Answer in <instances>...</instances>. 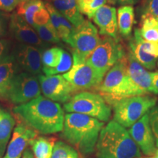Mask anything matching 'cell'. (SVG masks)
I'll return each mask as SVG.
<instances>
[{"label":"cell","mask_w":158,"mask_h":158,"mask_svg":"<svg viewBox=\"0 0 158 158\" xmlns=\"http://www.w3.org/2000/svg\"><path fill=\"white\" fill-rule=\"evenodd\" d=\"M150 158H158V156H154V157H150Z\"/></svg>","instance_id":"cell-43"},{"label":"cell","mask_w":158,"mask_h":158,"mask_svg":"<svg viewBox=\"0 0 158 158\" xmlns=\"http://www.w3.org/2000/svg\"><path fill=\"white\" fill-rule=\"evenodd\" d=\"M73 66V59L70 54L67 51H63L62 60L56 68L45 73V76H54L60 73H66L70 70Z\"/></svg>","instance_id":"cell-31"},{"label":"cell","mask_w":158,"mask_h":158,"mask_svg":"<svg viewBox=\"0 0 158 158\" xmlns=\"http://www.w3.org/2000/svg\"><path fill=\"white\" fill-rule=\"evenodd\" d=\"M63 51L59 47H53L44 51L41 56L42 71L44 73L58 66L62 60Z\"/></svg>","instance_id":"cell-25"},{"label":"cell","mask_w":158,"mask_h":158,"mask_svg":"<svg viewBox=\"0 0 158 158\" xmlns=\"http://www.w3.org/2000/svg\"><path fill=\"white\" fill-rule=\"evenodd\" d=\"M5 20L2 16V15L0 14V37H2L5 35Z\"/></svg>","instance_id":"cell-39"},{"label":"cell","mask_w":158,"mask_h":158,"mask_svg":"<svg viewBox=\"0 0 158 158\" xmlns=\"http://www.w3.org/2000/svg\"><path fill=\"white\" fill-rule=\"evenodd\" d=\"M152 85V92L154 94H158V71L150 73Z\"/></svg>","instance_id":"cell-36"},{"label":"cell","mask_w":158,"mask_h":158,"mask_svg":"<svg viewBox=\"0 0 158 158\" xmlns=\"http://www.w3.org/2000/svg\"><path fill=\"white\" fill-rule=\"evenodd\" d=\"M155 156H158V149H157V152H156L155 153Z\"/></svg>","instance_id":"cell-42"},{"label":"cell","mask_w":158,"mask_h":158,"mask_svg":"<svg viewBox=\"0 0 158 158\" xmlns=\"http://www.w3.org/2000/svg\"><path fill=\"white\" fill-rule=\"evenodd\" d=\"M43 96L54 102L66 103L76 92L73 86L61 75L37 76Z\"/></svg>","instance_id":"cell-10"},{"label":"cell","mask_w":158,"mask_h":158,"mask_svg":"<svg viewBox=\"0 0 158 158\" xmlns=\"http://www.w3.org/2000/svg\"><path fill=\"white\" fill-rule=\"evenodd\" d=\"M92 19L98 27L100 35L117 40V14L115 7L107 5L102 6L95 12Z\"/></svg>","instance_id":"cell-16"},{"label":"cell","mask_w":158,"mask_h":158,"mask_svg":"<svg viewBox=\"0 0 158 158\" xmlns=\"http://www.w3.org/2000/svg\"><path fill=\"white\" fill-rule=\"evenodd\" d=\"M104 122L84 114L68 113L64 116L62 136L81 153L89 155L96 149Z\"/></svg>","instance_id":"cell-2"},{"label":"cell","mask_w":158,"mask_h":158,"mask_svg":"<svg viewBox=\"0 0 158 158\" xmlns=\"http://www.w3.org/2000/svg\"><path fill=\"white\" fill-rule=\"evenodd\" d=\"M64 110L68 113L84 114L107 122L111 116V108L100 94L82 92L74 94L64 104Z\"/></svg>","instance_id":"cell-6"},{"label":"cell","mask_w":158,"mask_h":158,"mask_svg":"<svg viewBox=\"0 0 158 158\" xmlns=\"http://www.w3.org/2000/svg\"><path fill=\"white\" fill-rule=\"evenodd\" d=\"M7 42L3 40H0V62L5 58L6 50H7Z\"/></svg>","instance_id":"cell-37"},{"label":"cell","mask_w":158,"mask_h":158,"mask_svg":"<svg viewBox=\"0 0 158 158\" xmlns=\"http://www.w3.org/2000/svg\"><path fill=\"white\" fill-rule=\"evenodd\" d=\"M51 158H78V153L73 147L64 142H55Z\"/></svg>","instance_id":"cell-29"},{"label":"cell","mask_w":158,"mask_h":158,"mask_svg":"<svg viewBox=\"0 0 158 158\" xmlns=\"http://www.w3.org/2000/svg\"><path fill=\"white\" fill-rule=\"evenodd\" d=\"M54 143L51 138L40 136L31 141L29 145L35 158H51Z\"/></svg>","instance_id":"cell-23"},{"label":"cell","mask_w":158,"mask_h":158,"mask_svg":"<svg viewBox=\"0 0 158 158\" xmlns=\"http://www.w3.org/2000/svg\"><path fill=\"white\" fill-rule=\"evenodd\" d=\"M44 7L45 2L42 0H23L18 6L16 13L33 27V17L39 10Z\"/></svg>","instance_id":"cell-22"},{"label":"cell","mask_w":158,"mask_h":158,"mask_svg":"<svg viewBox=\"0 0 158 158\" xmlns=\"http://www.w3.org/2000/svg\"><path fill=\"white\" fill-rule=\"evenodd\" d=\"M15 120L7 110L0 106V158H3L10 141Z\"/></svg>","instance_id":"cell-19"},{"label":"cell","mask_w":158,"mask_h":158,"mask_svg":"<svg viewBox=\"0 0 158 158\" xmlns=\"http://www.w3.org/2000/svg\"><path fill=\"white\" fill-rule=\"evenodd\" d=\"M134 9L131 5H122L117 10L118 30L122 36L131 34L134 23Z\"/></svg>","instance_id":"cell-21"},{"label":"cell","mask_w":158,"mask_h":158,"mask_svg":"<svg viewBox=\"0 0 158 158\" xmlns=\"http://www.w3.org/2000/svg\"><path fill=\"white\" fill-rule=\"evenodd\" d=\"M124 55V49L117 40L106 37L100 40L99 45L88 57L86 62L103 78L105 75Z\"/></svg>","instance_id":"cell-7"},{"label":"cell","mask_w":158,"mask_h":158,"mask_svg":"<svg viewBox=\"0 0 158 158\" xmlns=\"http://www.w3.org/2000/svg\"><path fill=\"white\" fill-rule=\"evenodd\" d=\"M13 112L26 125L43 135L62 132L64 127L65 115L61 105L43 95L16 106Z\"/></svg>","instance_id":"cell-1"},{"label":"cell","mask_w":158,"mask_h":158,"mask_svg":"<svg viewBox=\"0 0 158 158\" xmlns=\"http://www.w3.org/2000/svg\"><path fill=\"white\" fill-rule=\"evenodd\" d=\"M41 93L38 78L23 72L15 75L5 99L20 106L34 100Z\"/></svg>","instance_id":"cell-9"},{"label":"cell","mask_w":158,"mask_h":158,"mask_svg":"<svg viewBox=\"0 0 158 158\" xmlns=\"http://www.w3.org/2000/svg\"><path fill=\"white\" fill-rule=\"evenodd\" d=\"M98 158H135L141 152L130 136L128 130L116 122L110 121L100 131L96 145Z\"/></svg>","instance_id":"cell-3"},{"label":"cell","mask_w":158,"mask_h":158,"mask_svg":"<svg viewBox=\"0 0 158 158\" xmlns=\"http://www.w3.org/2000/svg\"><path fill=\"white\" fill-rule=\"evenodd\" d=\"M100 42L98 29L91 21L85 20L75 27L69 43L73 48V63L86 62Z\"/></svg>","instance_id":"cell-8"},{"label":"cell","mask_w":158,"mask_h":158,"mask_svg":"<svg viewBox=\"0 0 158 158\" xmlns=\"http://www.w3.org/2000/svg\"><path fill=\"white\" fill-rule=\"evenodd\" d=\"M149 124L155 140V143L158 147V102L149 111Z\"/></svg>","instance_id":"cell-32"},{"label":"cell","mask_w":158,"mask_h":158,"mask_svg":"<svg viewBox=\"0 0 158 158\" xmlns=\"http://www.w3.org/2000/svg\"><path fill=\"white\" fill-rule=\"evenodd\" d=\"M63 77L76 91L98 87L103 80L86 62L73 63L72 68Z\"/></svg>","instance_id":"cell-11"},{"label":"cell","mask_w":158,"mask_h":158,"mask_svg":"<svg viewBox=\"0 0 158 158\" xmlns=\"http://www.w3.org/2000/svg\"><path fill=\"white\" fill-rule=\"evenodd\" d=\"M133 39L138 43V45H139L143 52L150 56L155 57V58H158V43L145 40L141 37L138 29H136L135 30Z\"/></svg>","instance_id":"cell-30"},{"label":"cell","mask_w":158,"mask_h":158,"mask_svg":"<svg viewBox=\"0 0 158 158\" xmlns=\"http://www.w3.org/2000/svg\"><path fill=\"white\" fill-rule=\"evenodd\" d=\"M48 2L66 18L75 27L84 22V18L78 10V0H48Z\"/></svg>","instance_id":"cell-18"},{"label":"cell","mask_w":158,"mask_h":158,"mask_svg":"<svg viewBox=\"0 0 158 158\" xmlns=\"http://www.w3.org/2000/svg\"><path fill=\"white\" fill-rule=\"evenodd\" d=\"M51 21L50 15H49L48 11L45 8V5L44 7L39 10L38 11L35 13L34 17H33V22L35 26H43L47 24Z\"/></svg>","instance_id":"cell-33"},{"label":"cell","mask_w":158,"mask_h":158,"mask_svg":"<svg viewBox=\"0 0 158 158\" xmlns=\"http://www.w3.org/2000/svg\"><path fill=\"white\" fill-rule=\"evenodd\" d=\"M138 0H115L116 2L121 4L122 5H133L137 2Z\"/></svg>","instance_id":"cell-38"},{"label":"cell","mask_w":158,"mask_h":158,"mask_svg":"<svg viewBox=\"0 0 158 158\" xmlns=\"http://www.w3.org/2000/svg\"><path fill=\"white\" fill-rule=\"evenodd\" d=\"M16 66L13 56H6L0 62V98H5L12 80L16 74Z\"/></svg>","instance_id":"cell-20"},{"label":"cell","mask_w":158,"mask_h":158,"mask_svg":"<svg viewBox=\"0 0 158 158\" xmlns=\"http://www.w3.org/2000/svg\"><path fill=\"white\" fill-rule=\"evenodd\" d=\"M108 2L110 4H115L116 3L115 0H108Z\"/></svg>","instance_id":"cell-41"},{"label":"cell","mask_w":158,"mask_h":158,"mask_svg":"<svg viewBox=\"0 0 158 158\" xmlns=\"http://www.w3.org/2000/svg\"><path fill=\"white\" fill-rule=\"evenodd\" d=\"M157 66H158V62H157Z\"/></svg>","instance_id":"cell-45"},{"label":"cell","mask_w":158,"mask_h":158,"mask_svg":"<svg viewBox=\"0 0 158 158\" xmlns=\"http://www.w3.org/2000/svg\"><path fill=\"white\" fill-rule=\"evenodd\" d=\"M142 16H153L158 19V0H147Z\"/></svg>","instance_id":"cell-34"},{"label":"cell","mask_w":158,"mask_h":158,"mask_svg":"<svg viewBox=\"0 0 158 158\" xmlns=\"http://www.w3.org/2000/svg\"><path fill=\"white\" fill-rule=\"evenodd\" d=\"M10 29L15 38L23 44L37 48L45 46V43L40 38L36 30L17 13L11 16Z\"/></svg>","instance_id":"cell-15"},{"label":"cell","mask_w":158,"mask_h":158,"mask_svg":"<svg viewBox=\"0 0 158 158\" xmlns=\"http://www.w3.org/2000/svg\"><path fill=\"white\" fill-rule=\"evenodd\" d=\"M127 59L128 73L132 81L146 93H153L150 73L136 60L130 52L127 55Z\"/></svg>","instance_id":"cell-17"},{"label":"cell","mask_w":158,"mask_h":158,"mask_svg":"<svg viewBox=\"0 0 158 158\" xmlns=\"http://www.w3.org/2000/svg\"><path fill=\"white\" fill-rule=\"evenodd\" d=\"M23 0H0V10L11 12Z\"/></svg>","instance_id":"cell-35"},{"label":"cell","mask_w":158,"mask_h":158,"mask_svg":"<svg viewBox=\"0 0 158 158\" xmlns=\"http://www.w3.org/2000/svg\"><path fill=\"white\" fill-rule=\"evenodd\" d=\"M34 29L43 42L49 43H57L60 41L58 32L53 26L51 21L43 26H35Z\"/></svg>","instance_id":"cell-27"},{"label":"cell","mask_w":158,"mask_h":158,"mask_svg":"<svg viewBox=\"0 0 158 158\" xmlns=\"http://www.w3.org/2000/svg\"><path fill=\"white\" fill-rule=\"evenodd\" d=\"M157 99L149 95H138L122 99L113 106L114 119L124 128H130L149 113Z\"/></svg>","instance_id":"cell-5"},{"label":"cell","mask_w":158,"mask_h":158,"mask_svg":"<svg viewBox=\"0 0 158 158\" xmlns=\"http://www.w3.org/2000/svg\"><path fill=\"white\" fill-rule=\"evenodd\" d=\"M97 89L109 106L122 99L147 94L130 78L126 54L106 73Z\"/></svg>","instance_id":"cell-4"},{"label":"cell","mask_w":158,"mask_h":158,"mask_svg":"<svg viewBox=\"0 0 158 158\" xmlns=\"http://www.w3.org/2000/svg\"><path fill=\"white\" fill-rule=\"evenodd\" d=\"M135 158H143V157H135Z\"/></svg>","instance_id":"cell-44"},{"label":"cell","mask_w":158,"mask_h":158,"mask_svg":"<svg viewBox=\"0 0 158 158\" xmlns=\"http://www.w3.org/2000/svg\"><path fill=\"white\" fill-rule=\"evenodd\" d=\"M140 34L145 40L158 43V19L153 16H142Z\"/></svg>","instance_id":"cell-24"},{"label":"cell","mask_w":158,"mask_h":158,"mask_svg":"<svg viewBox=\"0 0 158 158\" xmlns=\"http://www.w3.org/2000/svg\"><path fill=\"white\" fill-rule=\"evenodd\" d=\"M3 158H21L31 141L37 137V133L24 123H20L13 130Z\"/></svg>","instance_id":"cell-14"},{"label":"cell","mask_w":158,"mask_h":158,"mask_svg":"<svg viewBox=\"0 0 158 158\" xmlns=\"http://www.w3.org/2000/svg\"><path fill=\"white\" fill-rule=\"evenodd\" d=\"M21 158H34V155H33L32 151L28 149V148H27L24 152L23 153Z\"/></svg>","instance_id":"cell-40"},{"label":"cell","mask_w":158,"mask_h":158,"mask_svg":"<svg viewBox=\"0 0 158 158\" xmlns=\"http://www.w3.org/2000/svg\"><path fill=\"white\" fill-rule=\"evenodd\" d=\"M108 0H78V10L82 15L92 19L95 12L105 5Z\"/></svg>","instance_id":"cell-28"},{"label":"cell","mask_w":158,"mask_h":158,"mask_svg":"<svg viewBox=\"0 0 158 158\" xmlns=\"http://www.w3.org/2000/svg\"><path fill=\"white\" fill-rule=\"evenodd\" d=\"M13 56L17 66L25 73L35 76L40 75L42 54L37 47L22 43L15 48Z\"/></svg>","instance_id":"cell-13"},{"label":"cell","mask_w":158,"mask_h":158,"mask_svg":"<svg viewBox=\"0 0 158 158\" xmlns=\"http://www.w3.org/2000/svg\"><path fill=\"white\" fill-rule=\"evenodd\" d=\"M128 132L143 155L148 157L155 155L157 149L149 124V113L130 127Z\"/></svg>","instance_id":"cell-12"},{"label":"cell","mask_w":158,"mask_h":158,"mask_svg":"<svg viewBox=\"0 0 158 158\" xmlns=\"http://www.w3.org/2000/svg\"><path fill=\"white\" fill-rule=\"evenodd\" d=\"M130 52L145 68L148 70H153L155 68L157 59L143 52L133 39L130 42Z\"/></svg>","instance_id":"cell-26"}]
</instances>
